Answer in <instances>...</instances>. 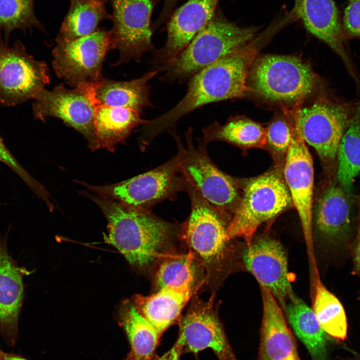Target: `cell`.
I'll return each mask as SVG.
<instances>
[{"mask_svg":"<svg viewBox=\"0 0 360 360\" xmlns=\"http://www.w3.org/2000/svg\"><path fill=\"white\" fill-rule=\"evenodd\" d=\"M257 52L249 44L196 73L174 106L143 124L142 140L148 144L162 132L172 130L182 118L202 106L244 97L250 92L248 76Z\"/></svg>","mask_w":360,"mask_h":360,"instance_id":"1","label":"cell"},{"mask_svg":"<svg viewBox=\"0 0 360 360\" xmlns=\"http://www.w3.org/2000/svg\"><path fill=\"white\" fill-rule=\"evenodd\" d=\"M108 221L106 242L132 266L148 268L169 254L177 234L176 226L149 213L102 197L96 200Z\"/></svg>","mask_w":360,"mask_h":360,"instance_id":"2","label":"cell"},{"mask_svg":"<svg viewBox=\"0 0 360 360\" xmlns=\"http://www.w3.org/2000/svg\"><path fill=\"white\" fill-rule=\"evenodd\" d=\"M259 28L241 27L220 11L196 34L186 48L164 67L163 82L182 83L208 65L242 49L254 38Z\"/></svg>","mask_w":360,"mask_h":360,"instance_id":"3","label":"cell"},{"mask_svg":"<svg viewBox=\"0 0 360 360\" xmlns=\"http://www.w3.org/2000/svg\"><path fill=\"white\" fill-rule=\"evenodd\" d=\"M311 66L292 56L268 54L255 59L249 72L250 92L268 102L297 106L317 86Z\"/></svg>","mask_w":360,"mask_h":360,"instance_id":"4","label":"cell"},{"mask_svg":"<svg viewBox=\"0 0 360 360\" xmlns=\"http://www.w3.org/2000/svg\"><path fill=\"white\" fill-rule=\"evenodd\" d=\"M358 104L322 92L312 104L293 111L295 128L324 162L332 165L337 159L341 138Z\"/></svg>","mask_w":360,"mask_h":360,"instance_id":"5","label":"cell"},{"mask_svg":"<svg viewBox=\"0 0 360 360\" xmlns=\"http://www.w3.org/2000/svg\"><path fill=\"white\" fill-rule=\"evenodd\" d=\"M292 204L284 180L274 172L252 178L227 226L228 240L240 237L250 244L258 228L274 219Z\"/></svg>","mask_w":360,"mask_h":360,"instance_id":"6","label":"cell"},{"mask_svg":"<svg viewBox=\"0 0 360 360\" xmlns=\"http://www.w3.org/2000/svg\"><path fill=\"white\" fill-rule=\"evenodd\" d=\"M0 33V106H13L35 98L50 81L49 69L16 40L12 46Z\"/></svg>","mask_w":360,"mask_h":360,"instance_id":"7","label":"cell"},{"mask_svg":"<svg viewBox=\"0 0 360 360\" xmlns=\"http://www.w3.org/2000/svg\"><path fill=\"white\" fill-rule=\"evenodd\" d=\"M111 49L110 31L98 28L87 36L56 42L52 52V67L57 76L72 87L96 84L103 78L102 62Z\"/></svg>","mask_w":360,"mask_h":360,"instance_id":"8","label":"cell"},{"mask_svg":"<svg viewBox=\"0 0 360 360\" xmlns=\"http://www.w3.org/2000/svg\"><path fill=\"white\" fill-rule=\"evenodd\" d=\"M96 84L85 83L72 89L62 84L52 90L44 88L32 104L34 117L42 121L50 116L62 120L80 132L90 146L95 149L94 114L98 106L94 94Z\"/></svg>","mask_w":360,"mask_h":360,"instance_id":"9","label":"cell"},{"mask_svg":"<svg viewBox=\"0 0 360 360\" xmlns=\"http://www.w3.org/2000/svg\"><path fill=\"white\" fill-rule=\"evenodd\" d=\"M112 8L110 32L112 49L119 52L116 65L132 60L140 62L142 56L157 50L152 42L150 19L158 0H109Z\"/></svg>","mask_w":360,"mask_h":360,"instance_id":"10","label":"cell"},{"mask_svg":"<svg viewBox=\"0 0 360 360\" xmlns=\"http://www.w3.org/2000/svg\"><path fill=\"white\" fill-rule=\"evenodd\" d=\"M190 192L192 209L183 235L190 250L202 262L208 278L218 270L224 258L229 240L228 226L216 210L195 190L192 188Z\"/></svg>","mask_w":360,"mask_h":360,"instance_id":"11","label":"cell"},{"mask_svg":"<svg viewBox=\"0 0 360 360\" xmlns=\"http://www.w3.org/2000/svg\"><path fill=\"white\" fill-rule=\"evenodd\" d=\"M178 155L159 167L128 180L105 186H88L102 197L126 205L144 209L145 206L168 198L182 188L178 176Z\"/></svg>","mask_w":360,"mask_h":360,"instance_id":"12","label":"cell"},{"mask_svg":"<svg viewBox=\"0 0 360 360\" xmlns=\"http://www.w3.org/2000/svg\"><path fill=\"white\" fill-rule=\"evenodd\" d=\"M188 132V148L180 146L178 154L180 172L189 186L216 210L228 208L238 198L235 183L212 162L204 149L194 147Z\"/></svg>","mask_w":360,"mask_h":360,"instance_id":"13","label":"cell"},{"mask_svg":"<svg viewBox=\"0 0 360 360\" xmlns=\"http://www.w3.org/2000/svg\"><path fill=\"white\" fill-rule=\"evenodd\" d=\"M291 13L312 35L327 44L340 57L347 72L360 88V76L351 58L342 18L334 0H294Z\"/></svg>","mask_w":360,"mask_h":360,"instance_id":"14","label":"cell"},{"mask_svg":"<svg viewBox=\"0 0 360 360\" xmlns=\"http://www.w3.org/2000/svg\"><path fill=\"white\" fill-rule=\"evenodd\" d=\"M212 298L196 299L179 322L178 336L186 351L198 353L212 350L218 360H238L214 306Z\"/></svg>","mask_w":360,"mask_h":360,"instance_id":"15","label":"cell"},{"mask_svg":"<svg viewBox=\"0 0 360 360\" xmlns=\"http://www.w3.org/2000/svg\"><path fill=\"white\" fill-rule=\"evenodd\" d=\"M292 140L286 154L285 183L296 209L306 242L312 240L314 171L310 153L298 130L292 129Z\"/></svg>","mask_w":360,"mask_h":360,"instance_id":"16","label":"cell"},{"mask_svg":"<svg viewBox=\"0 0 360 360\" xmlns=\"http://www.w3.org/2000/svg\"><path fill=\"white\" fill-rule=\"evenodd\" d=\"M220 0H188L176 10L168 22L164 46L152 54V70H161L172 62L188 45L215 14Z\"/></svg>","mask_w":360,"mask_h":360,"instance_id":"17","label":"cell"},{"mask_svg":"<svg viewBox=\"0 0 360 360\" xmlns=\"http://www.w3.org/2000/svg\"><path fill=\"white\" fill-rule=\"evenodd\" d=\"M242 260L246 268L260 286L269 290L284 310L294 294L286 255L281 244L268 238L252 241L244 250Z\"/></svg>","mask_w":360,"mask_h":360,"instance_id":"18","label":"cell"},{"mask_svg":"<svg viewBox=\"0 0 360 360\" xmlns=\"http://www.w3.org/2000/svg\"><path fill=\"white\" fill-rule=\"evenodd\" d=\"M9 230L0 234V336L6 344L14 346L17 340L18 321L24 296V278L28 274L10 254Z\"/></svg>","mask_w":360,"mask_h":360,"instance_id":"19","label":"cell"},{"mask_svg":"<svg viewBox=\"0 0 360 360\" xmlns=\"http://www.w3.org/2000/svg\"><path fill=\"white\" fill-rule=\"evenodd\" d=\"M260 290L262 317L258 360H301L282 308L269 290L262 286Z\"/></svg>","mask_w":360,"mask_h":360,"instance_id":"20","label":"cell"},{"mask_svg":"<svg viewBox=\"0 0 360 360\" xmlns=\"http://www.w3.org/2000/svg\"><path fill=\"white\" fill-rule=\"evenodd\" d=\"M196 288L187 286H164L150 295H136L133 302L161 336L180 318L184 308Z\"/></svg>","mask_w":360,"mask_h":360,"instance_id":"21","label":"cell"},{"mask_svg":"<svg viewBox=\"0 0 360 360\" xmlns=\"http://www.w3.org/2000/svg\"><path fill=\"white\" fill-rule=\"evenodd\" d=\"M347 192L335 184L330 185L318 200L315 210L317 228L334 243L347 239L350 230V206Z\"/></svg>","mask_w":360,"mask_h":360,"instance_id":"22","label":"cell"},{"mask_svg":"<svg viewBox=\"0 0 360 360\" xmlns=\"http://www.w3.org/2000/svg\"><path fill=\"white\" fill-rule=\"evenodd\" d=\"M158 73L152 70L138 78L124 82L103 78L94 86L98 106L130 108L142 114L145 108L152 106L148 83Z\"/></svg>","mask_w":360,"mask_h":360,"instance_id":"23","label":"cell"},{"mask_svg":"<svg viewBox=\"0 0 360 360\" xmlns=\"http://www.w3.org/2000/svg\"><path fill=\"white\" fill-rule=\"evenodd\" d=\"M288 321L312 360H330L328 334L320 327L312 308L294 294L284 309Z\"/></svg>","mask_w":360,"mask_h":360,"instance_id":"24","label":"cell"},{"mask_svg":"<svg viewBox=\"0 0 360 360\" xmlns=\"http://www.w3.org/2000/svg\"><path fill=\"white\" fill-rule=\"evenodd\" d=\"M140 115L132 108L98 106L94 114L95 149L104 148L112 151L134 128L147 122Z\"/></svg>","mask_w":360,"mask_h":360,"instance_id":"25","label":"cell"},{"mask_svg":"<svg viewBox=\"0 0 360 360\" xmlns=\"http://www.w3.org/2000/svg\"><path fill=\"white\" fill-rule=\"evenodd\" d=\"M119 312L120 324L130 346L125 360H155L160 338L156 329L138 310L133 302H124Z\"/></svg>","mask_w":360,"mask_h":360,"instance_id":"26","label":"cell"},{"mask_svg":"<svg viewBox=\"0 0 360 360\" xmlns=\"http://www.w3.org/2000/svg\"><path fill=\"white\" fill-rule=\"evenodd\" d=\"M109 0H70L68 10L62 23L56 42L72 40L90 34L100 23L110 20L106 8Z\"/></svg>","mask_w":360,"mask_h":360,"instance_id":"27","label":"cell"},{"mask_svg":"<svg viewBox=\"0 0 360 360\" xmlns=\"http://www.w3.org/2000/svg\"><path fill=\"white\" fill-rule=\"evenodd\" d=\"M162 260L154 278L157 290L164 286L198 288L206 278L202 262L191 250L184 254H169Z\"/></svg>","mask_w":360,"mask_h":360,"instance_id":"28","label":"cell"},{"mask_svg":"<svg viewBox=\"0 0 360 360\" xmlns=\"http://www.w3.org/2000/svg\"><path fill=\"white\" fill-rule=\"evenodd\" d=\"M202 133L207 142L222 140L244 148H262L266 144V128L242 117L231 118L224 124L215 121Z\"/></svg>","mask_w":360,"mask_h":360,"instance_id":"29","label":"cell"},{"mask_svg":"<svg viewBox=\"0 0 360 360\" xmlns=\"http://www.w3.org/2000/svg\"><path fill=\"white\" fill-rule=\"evenodd\" d=\"M337 177L347 192L360 174V100L344 132L337 153Z\"/></svg>","mask_w":360,"mask_h":360,"instance_id":"30","label":"cell"},{"mask_svg":"<svg viewBox=\"0 0 360 360\" xmlns=\"http://www.w3.org/2000/svg\"><path fill=\"white\" fill-rule=\"evenodd\" d=\"M323 330L337 342L347 338L348 322L339 300L318 280L312 308Z\"/></svg>","mask_w":360,"mask_h":360,"instance_id":"31","label":"cell"},{"mask_svg":"<svg viewBox=\"0 0 360 360\" xmlns=\"http://www.w3.org/2000/svg\"><path fill=\"white\" fill-rule=\"evenodd\" d=\"M35 0H0V33L8 42L10 34L15 30L24 31L36 28L45 32L42 24L34 12Z\"/></svg>","mask_w":360,"mask_h":360,"instance_id":"32","label":"cell"},{"mask_svg":"<svg viewBox=\"0 0 360 360\" xmlns=\"http://www.w3.org/2000/svg\"><path fill=\"white\" fill-rule=\"evenodd\" d=\"M0 162L6 164L36 194L44 200L50 208H52L48 194L45 188L20 165L6 147L0 138Z\"/></svg>","mask_w":360,"mask_h":360,"instance_id":"33","label":"cell"},{"mask_svg":"<svg viewBox=\"0 0 360 360\" xmlns=\"http://www.w3.org/2000/svg\"><path fill=\"white\" fill-rule=\"evenodd\" d=\"M292 136V128L284 120L279 119L272 122L266 128V144L275 152L286 154Z\"/></svg>","mask_w":360,"mask_h":360,"instance_id":"34","label":"cell"},{"mask_svg":"<svg viewBox=\"0 0 360 360\" xmlns=\"http://www.w3.org/2000/svg\"><path fill=\"white\" fill-rule=\"evenodd\" d=\"M342 24L348 40L354 38L360 40V0H348Z\"/></svg>","mask_w":360,"mask_h":360,"instance_id":"35","label":"cell"},{"mask_svg":"<svg viewBox=\"0 0 360 360\" xmlns=\"http://www.w3.org/2000/svg\"><path fill=\"white\" fill-rule=\"evenodd\" d=\"M179 0H164L161 12L156 20L152 26V31L158 29L170 18L176 4Z\"/></svg>","mask_w":360,"mask_h":360,"instance_id":"36","label":"cell"},{"mask_svg":"<svg viewBox=\"0 0 360 360\" xmlns=\"http://www.w3.org/2000/svg\"><path fill=\"white\" fill-rule=\"evenodd\" d=\"M184 342L180 336L172 348L160 358L155 360H178L181 354L184 350Z\"/></svg>","mask_w":360,"mask_h":360,"instance_id":"37","label":"cell"},{"mask_svg":"<svg viewBox=\"0 0 360 360\" xmlns=\"http://www.w3.org/2000/svg\"><path fill=\"white\" fill-rule=\"evenodd\" d=\"M358 224L357 236L353 250V260L356 273L360 276V196L358 198Z\"/></svg>","mask_w":360,"mask_h":360,"instance_id":"38","label":"cell"},{"mask_svg":"<svg viewBox=\"0 0 360 360\" xmlns=\"http://www.w3.org/2000/svg\"><path fill=\"white\" fill-rule=\"evenodd\" d=\"M3 360H28L20 356L12 353L4 352L3 354Z\"/></svg>","mask_w":360,"mask_h":360,"instance_id":"39","label":"cell"},{"mask_svg":"<svg viewBox=\"0 0 360 360\" xmlns=\"http://www.w3.org/2000/svg\"><path fill=\"white\" fill-rule=\"evenodd\" d=\"M346 348V350H349L353 356L352 358H348V360H360V354L359 353L348 348Z\"/></svg>","mask_w":360,"mask_h":360,"instance_id":"40","label":"cell"},{"mask_svg":"<svg viewBox=\"0 0 360 360\" xmlns=\"http://www.w3.org/2000/svg\"><path fill=\"white\" fill-rule=\"evenodd\" d=\"M3 354L4 352L0 349V360H3Z\"/></svg>","mask_w":360,"mask_h":360,"instance_id":"41","label":"cell"}]
</instances>
